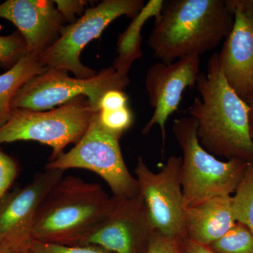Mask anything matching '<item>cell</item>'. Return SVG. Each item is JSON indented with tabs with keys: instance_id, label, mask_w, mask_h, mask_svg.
Wrapping results in <instances>:
<instances>
[{
	"instance_id": "6da1fadb",
	"label": "cell",
	"mask_w": 253,
	"mask_h": 253,
	"mask_svg": "<svg viewBox=\"0 0 253 253\" xmlns=\"http://www.w3.org/2000/svg\"><path fill=\"white\" fill-rule=\"evenodd\" d=\"M195 87L201 98L195 99L189 113L196 121L201 146L213 156L253 161L251 109L228 83L217 53L210 58L206 73H199Z\"/></svg>"
},
{
	"instance_id": "7a4b0ae2",
	"label": "cell",
	"mask_w": 253,
	"mask_h": 253,
	"mask_svg": "<svg viewBox=\"0 0 253 253\" xmlns=\"http://www.w3.org/2000/svg\"><path fill=\"white\" fill-rule=\"evenodd\" d=\"M234 11L226 0L164 1L149 44L156 59L169 63L215 49L232 29Z\"/></svg>"
},
{
	"instance_id": "3957f363",
	"label": "cell",
	"mask_w": 253,
	"mask_h": 253,
	"mask_svg": "<svg viewBox=\"0 0 253 253\" xmlns=\"http://www.w3.org/2000/svg\"><path fill=\"white\" fill-rule=\"evenodd\" d=\"M110 197L97 183L63 177L46 195L37 211L32 241L80 246L112 212Z\"/></svg>"
},
{
	"instance_id": "277c9868",
	"label": "cell",
	"mask_w": 253,
	"mask_h": 253,
	"mask_svg": "<svg viewBox=\"0 0 253 253\" xmlns=\"http://www.w3.org/2000/svg\"><path fill=\"white\" fill-rule=\"evenodd\" d=\"M172 131L182 151L181 181L184 209L235 192L248 162L232 158L219 161L200 144L196 121L190 116L176 118Z\"/></svg>"
},
{
	"instance_id": "5b68a950",
	"label": "cell",
	"mask_w": 253,
	"mask_h": 253,
	"mask_svg": "<svg viewBox=\"0 0 253 253\" xmlns=\"http://www.w3.org/2000/svg\"><path fill=\"white\" fill-rule=\"evenodd\" d=\"M98 112L86 96L50 111L14 109L8 122L0 127V144L36 141L53 149L50 161L63 154L71 144H77Z\"/></svg>"
},
{
	"instance_id": "8992f818",
	"label": "cell",
	"mask_w": 253,
	"mask_h": 253,
	"mask_svg": "<svg viewBox=\"0 0 253 253\" xmlns=\"http://www.w3.org/2000/svg\"><path fill=\"white\" fill-rule=\"evenodd\" d=\"M121 137L101 125L98 111L81 140L71 151L49 161L45 169L62 172L74 168L88 169L107 183L113 196L134 197L139 194V184L125 163Z\"/></svg>"
},
{
	"instance_id": "52a82bcc",
	"label": "cell",
	"mask_w": 253,
	"mask_h": 253,
	"mask_svg": "<svg viewBox=\"0 0 253 253\" xmlns=\"http://www.w3.org/2000/svg\"><path fill=\"white\" fill-rule=\"evenodd\" d=\"M129 84L128 75L119 72L113 66L89 78H71L66 71L48 69L18 90L11 109L44 111L84 96L99 111L100 101L107 91H123Z\"/></svg>"
},
{
	"instance_id": "ba28073f",
	"label": "cell",
	"mask_w": 253,
	"mask_h": 253,
	"mask_svg": "<svg viewBox=\"0 0 253 253\" xmlns=\"http://www.w3.org/2000/svg\"><path fill=\"white\" fill-rule=\"evenodd\" d=\"M142 0H104L86 10L79 19L63 26L59 38L38 57L49 69L73 73L78 78L97 74L81 61V54L91 41L101 36L110 23L122 16L134 18L144 6Z\"/></svg>"
},
{
	"instance_id": "9c48e42d",
	"label": "cell",
	"mask_w": 253,
	"mask_h": 253,
	"mask_svg": "<svg viewBox=\"0 0 253 253\" xmlns=\"http://www.w3.org/2000/svg\"><path fill=\"white\" fill-rule=\"evenodd\" d=\"M181 164L182 157L171 156L156 173L139 157L135 174L154 229L169 237L185 239Z\"/></svg>"
},
{
	"instance_id": "30bf717a",
	"label": "cell",
	"mask_w": 253,
	"mask_h": 253,
	"mask_svg": "<svg viewBox=\"0 0 253 253\" xmlns=\"http://www.w3.org/2000/svg\"><path fill=\"white\" fill-rule=\"evenodd\" d=\"M112 212L83 245L111 253H146L156 229L142 196L116 197Z\"/></svg>"
},
{
	"instance_id": "8fae6325",
	"label": "cell",
	"mask_w": 253,
	"mask_h": 253,
	"mask_svg": "<svg viewBox=\"0 0 253 253\" xmlns=\"http://www.w3.org/2000/svg\"><path fill=\"white\" fill-rule=\"evenodd\" d=\"M63 177L62 171L45 169L28 185L0 200V246L14 253L26 252L38 208Z\"/></svg>"
},
{
	"instance_id": "7c38bea8",
	"label": "cell",
	"mask_w": 253,
	"mask_h": 253,
	"mask_svg": "<svg viewBox=\"0 0 253 253\" xmlns=\"http://www.w3.org/2000/svg\"><path fill=\"white\" fill-rule=\"evenodd\" d=\"M200 62L199 56H184L172 63H155L146 73L145 84L154 112L143 128L142 134H149L158 125L162 134L163 149L166 143V122L179 108L186 88L196 86Z\"/></svg>"
},
{
	"instance_id": "4fadbf2b",
	"label": "cell",
	"mask_w": 253,
	"mask_h": 253,
	"mask_svg": "<svg viewBox=\"0 0 253 253\" xmlns=\"http://www.w3.org/2000/svg\"><path fill=\"white\" fill-rule=\"evenodd\" d=\"M0 18L18 28L28 54L38 58L59 38L64 22L50 0H7L0 4Z\"/></svg>"
},
{
	"instance_id": "5bb4252c",
	"label": "cell",
	"mask_w": 253,
	"mask_h": 253,
	"mask_svg": "<svg viewBox=\"0 0 253 253\" xmlns=\"http://www.w3.org/2000/svg\"><path fill=\"white\" fill-rule=\"evenodd\" d=\"M229 7L234 11V25L218 61L228 83L244 100L253 81V13Z\"/></svg>"
},
{
	"instance_id": "9a60e30c",
	"label": "cell",
	"mask_w": 253,
	"mask_h": 253,
	"mask_svg": "<svg viewBox=\"0 0 253 253\" xmlns=\"http://www.w3.org/2000/svg\"><path fill=\"white\" fill-rule=\"evenodd\" d=\"M232 196H219L184 209L186 238L209 246L225 235L236 223Z\"/></svg>"
},
{
	"instance_id": "2e32d148",
	"label": "cell",
	"mask_w": 253,
	"mask_h": 253,
	"mask_svg": "<svg viewBox=\"0 0 253 253\" xmlns=\"http://www.w3.org/2000/svg\"><path fill=\"white\" fill-rule=\"evenodd\" d=\"M48 69L38 57L27 54L9 71L0 75V127L11 118V103L18 90L28 81Z\"/></svg>"
},
{
	"instance_id": "e0dca14e",
	"label": "cell",
	"mask_w": 253,
	"mask_h": 253,
	"mask_svg": "<svg viewBox=\"0 0 253 253\" xmlns=\"http://www.w3.org/2000/svg\"><path fill=\"white\" fill-rule=\"evenodd\" d=\"M163 4V0H151L146 3L126 31L120 35L117 44L118 56L113 64V67L119 72L128 75L132 63L141 57V29L150 18L157 17Z\"/></svg>"
},
{
	"instance_id": "ac0fdd59",
	"label": "cell",
	"mask_w": 253,
	"mask_h": 253,
	"mask_svg": "<svg viewBox=\"0 0 253 253\" xmlns=\"http://www.w3.org/2000/svg\"><path fill=\"white\" fill-rule=\"evenodd\" d=\"M231 203L235 220L247 226L253 234V161L246 164Z\"/></svg>"
},
{
	"instance_id": "d6986e66",
	"label": "cell",
	"mask_w": 253,
	"mask_h": 253,
	"mask_svg": "<svg viewBox=\"0 0 253 253\" xmlns=\"http://www.w3.org/2000/svg\"><path fill=\"white\" fill-rule=\"evenodd\" d=\"M208 247L216 253H253V234L247 226L236 221L225 235Z\"/></svg>"
},
{
	"instance_id": "ffe728a7",
	"label": "cell",
	"mask_w": 253,
	"mask_h": 253,
	"mask_svg": "<svg viewBox=\"0 0 253 253\" xmlns=\"http://www.w3.org/2000/svg\"><path fill=\"white\" fill-rule=\"evenodd\" d=\"M27 54L26 41L20 32L0 36V64L11 68Z\"/></svg>"
},
{
	"instance_id": "44dd1931",
	"label": "cell",
	"mask_w": 253,
	"mask_h": 253,
	"mask_svg": "<svg viewBox=\"0 0 253 253\" xmlns=\"http://www.w3.org/2000/svg\"><path fill=\"white\" fill-rule=\"evenodd\" d=\"M99 118L106 129L121 136L133 123V115L128 106L114 111H99Z\"/></svg>"
},
{
	"instance_id": "7402d4cb",
	"label": "cell",
	"mask_w": 253,
	"mask_h": 253,
	"mask_svg": "<svg viewBox=\"0 0 253 253\" xmlns=\"http://www.w3.org/2000/svg\"><path fill=\"white\" fill-rule=\"evenodd\" d=\"M27 253H111L106 250L92 246H64L32 241L26 251Z\"/></svg>"
},
{
	"instance_id": "603a6c76",
	"label": "cell",
	"mask_w": 253,
	"mask_h": 253,
	"mask_svg": "<svg viewBox=\"0 0 253 253\" xmlns=\"http://www.w3.org/2000/svg\"><path fill=\"white\" fill-rule=\"evenodd\" d=\"M184 239L169 237L155 230L146 253H182Z\"/></svg>"
},
{
	"instance_id": "cb8c5ba5",
	"label": "cell",
	"mask_w": 253,
	"mask_h": 253,
	"mask_svg": "<svg viewBox=\"0 0 253 253\" xmlns=\"http://www.w3.org/2000/svg\"><path fill=\"white\" fill-rule=\"evenodd\" d=\"M18 173V166L13 158L0 150V200L4 197Z\"/></svg>"
},
{
	"instance_id": "d4e9b609",
	"label": "cell",
	"mask_w": 253,
	"mask_h": 253,
	"mask_svg": "<svg viewBox=\"0 0 253 253\" xmlns=\"http://www.w3.org/2000/svg\"><path fill=\"white\" fill-rule=\"evenodd\" d=\"M87 1L83 0H56V9L63 21L75 22L76 14H82L84 11Z\"/></svg>"
},
{
	"instance_id": "484cf974",
	"label": "cell",
	"mask_w": 253,
	"mask_h": 253,
	"mask_svg": "<svg viewBox=\"0 0 253 253\" xmlns=\"http://www.w3.org/2000/svg\"><path fill=\"white\" fill-rule=\"evenodd\" d=\"M127 96L123 91H107L100 101L99 111H114L123 109L127 106Z\"/></svg>"
},
{
	"instance_id": "4316f807",
	"label": "cell",
	"mask_w": 253,
	"mask_h": 253,
	"mask_svg": "<svg viewBox=\"0 0 253 253\" xmlns=\"http://www.w3.org/2000/svg\"><path fill=\"white\" fill-rule=\"evenodd\" d=\"M182 253H216L211 248L185 238L183 240Z\"/></svg>"
},
{
	"instance_id": "83f0119b",
	"label": "cell",
	"mask_w": 253,
	"mask_h": 253,
	"mask_svg": "<svg viewBox=\"0 0 253 253\" xmlns=\"http://www.w3.org/2000/svg\"><path fill=\"white\" fill-rule=\"evenodd\" d=\"M226 3L231 7H238L253 13V0H226Z\"/></svg>"
},
{
	"instance_id": "f1b7e54d",
	"label": "cell",
	"mask_w": 253,
	"mask_h": 253,
	"mask_svg": "<svg viewBox=\"0 0 253 253\" xmlns=\"http://www.w3.org/2000/svg\"><path fill=\"white\" fill-rule=\"evenodd\" d=\"M244 101H246V104L248 106L251 108V109H253V81L252 85L251 86L249 94H248L246 97L245 98Z\"/></svg>"
},
{
	"instance_id": "f546056e",
	"label": "cell",
	"mask_w": 253,
	"mask_h": 253,
	"mask_svg": "<svg viewBox=\"0 0 253 253\" xmlns=\"http://www.w3.org/2000/svg\"><path fill=\"white\" fill-rule=\"evenodd\" d=\"M249 131L253 140V109H251L249 114Z\"/></svg>"
},
{
	"instance_id": "4dcf8cb0",
	"label": "cell",
	"mask_w": 253,
	"mask_h": 253,
	"mask_svg": "<svg viewBox=\"0 0 253 253\" xmlns=\"http://www.w3.org/2000/svg\"><path fill=\"white\" fill-rule=\"evenodd\" d=\"M0 253H14L10 250L6 249V248L1 247L0 246Z\"/></svg>"
},
{
	"instance_id": "1f68e13d",
	"label": "cell",
	"mask_w": 253,
	"mask_h": 253,
	"mask_svg": "<svg viewBox=\"0 0 253 253\" xmlns=\"http://www.w3.org/2000/svg\"><path fill=\"white\" fill-rule=\"evenodd\" d=\"M26 253V252H23V253Z\"/></svg>"
}]
</instances>
